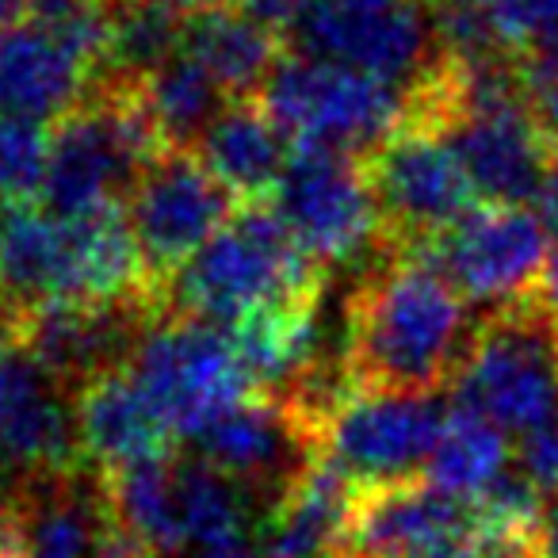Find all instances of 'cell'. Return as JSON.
Segmentation results:
<instances>
[{
  "label": "cell",
  "mask_w": 558,
  "mask_h": 558,
  "mask_svg": "<svg viewBox=\"0 0 558 558\" xmlns=\"http://www.w3.org/2000/svg\"><path fill=\"white\" fill-rule=\"evenodd\" d=\"M501 558H535V555H501Z\"/></svg>",
  "instance_id": "b9f144b4"
},
{
  "label": "cell",
  "mask_w": 558,
  "mask_h": 558,
  "mask_svg": "<svg viewBox=\"0 0 558 558\" xmlns=\"http://www.w3.org/2000/svg\"><path fill=\"white\" fill-rule=\"evenodd\" d=\"M532 215L539 218L547 233H558V161H555V169L547 172V180H543L539 195L532 199Z\"/></svg>",
  "instance_id": "e575fe53"
},
{
  "label": "cell",
  "mask_w": 558,
  "mask_h": 558,
  "mask_svg": "<svg viewBox=\"0 0 558 558\" xmlns=\"http://www.w3.org/2000/svg\"><path fill=\"white\" fill-rule=\"evenodd\" d=\"M535 558H558V489L543 501L539 535H535Z\"/></svg>",
  "instance_id": "d590c367"
},
{
  "label": "cell",
  "mask_w": 558,
  "mask_h": 558,
  "mask_svg": "<svg viewBox=\"0 0 558 558\" xmlns=\"http://www.w3.org/2000/svg\"><path fill=\"white\" fill-rule=\"evenodd\" d=\"M451 417V395L356 390L322 433V459L360 489L417 482Z\"/></svg>",
  "instance_id": "30bf717a"
},
{
  "label": "cell",
  "mask_w": 558,
  "mask_h": 558,
  "mask_svg": "<svg viewBox=\"0 0 558 558\" xmlns=\"http://www.w3.org/2000/svg\"><path fill=\"white\" fill-rule=\"evenodd\" d=\"M104 524V512L93 509L85 497L58 494L32 517V547L27 558H93L96 532Z\"/></svg>",
  "instance_id": "f1b7e54d"
},
{
  "label": "cell",
  "mask_w": 558,
  "mask_h": 558,
  "mask_svg": "<svg viewBox=\"0 0 558 558\" xmlns=\"http://www.w3.org/2000/svg\"><path fill=\"white\" fill-rule=\"evenodd\" d=\"M184 54H192L230 100H256L264 81L288 54V43H279L276 32L248 20L241 9L222 4L187 12Z\"/></svg>",
  "instance_id": "7402d4cb"
},
{
  "label": "cell",
  "mask_w": 558,
  "mask_h": 558,
  "mask_svg": "<svg viewBox=\"0 0 558 558\" xmlns=\"http://www.w3.org/2000/svg\"><path fill=\"white\" fill-rule=\"evenodd\" d=\"M77 413L70 395L16 349L0 375V466L24 478H70L81 466Z\"/></svg>",
  "instance_id": "2e32d148"
},
{
  "label": "cell",
  "mask_w": 558,
  "mask_h": 558,
  "mask_svg": "<svg viewBox=\"0 0 558 558\" xmlns=\"http://www.w3.org/2000/svg\"><path fill=\"white\" fill-rule=\"evenodd\" d=\"M241 210L233 192L195 157V149H165L134 184L123 218L138 245L154 295Z\"/></svg>",
  "instance_id": "9c48e42d"
},
{
  "label": "cell",
  "mask_w": 558,
  "mask_h": 558,
  "mask_svg": "<svg viewBox=\"0 0 558 558\" xmlns=\"http://www.w3.org/2000/svg\"><path fill=\"white\" fill-rule=\"evenodd\" d=\"M517 466L535 482L539 489H558V413L539 425L535 433L520 436L517 444Z\"/></svg>",
  "instance_id": "1f68e13d"
},
{
  "label": "cell",
  "mask_w": 558,
  "mask_h": 558,
  "mask_svg": "<svg viewBox=\"0 0 558 558\" xmlns=\"http://www.w3.org/2000/svg\"><path fill=\"white\" fill-rule=\"evenodd\" d=\"M50 142H54V134L47 131V123L0 116V203L32 207V199H43Z\"/></svg>",
  "instance_id": "83f0119b"
},
{
  "label": "cell",
  "mask_w": 558,
  "mask_h": 558,
  "mask_svg": "<svg viewBox=\"0 0 558 558\" xmlns=\"http://www.w3.org/2000/svg\"><path fill=\"white\" fill-rule=\"evenodd\" d=\"M88 65L39 20L0 27V116L50 123L85 104Z\"/></svg>",
  "instance_id": "ac0fdd59"
},
{
  "label": "cell",
  "mask_w": 558,
  "mask_h": 558,
  "mask_svg": "<svg viewBox=\"0 0 558 558\" xmlns=\"http://www.w3.org/2000/svg\"><path fill=\"white\" fill-rule=\"evenodd\" d=\"M195 456L233 482L241 494H256L276 509L322 459V444L288 405L253 395L226 417L195 436Z\"/></svg>",
  "instance_id": "5bb4252c"
},
{
  "label": "cell",
  "mask_w": 558,
  "mask_h": 558,
  "mask_svg": "<svg viewBox=\"0 0 558 558\" xmlns=\"http://www.w3.org/2000/svg\"><path fill=\"white\" fill-rule=\"evenodd\" d=\"M421 558H486V550H482L478 535H463V539H451V543H440V547L425 550Z\"/></svg>",
  "instance_id": "74e56055"
},
{
  "label": "cell",
  "mask_w": 558,
  "mask_h": 558,
  "mask_svg": "<svg viewBox=\"0 0 558 558\" xmlns=\"http://www.w3.org/2000/svg\"><path fill=\"white\" fill-rule=\"evenodd\" d=\"M520 73H524V93L527 108H532L535 123L558 149V47L535 50V54L520 58Z\"/></svg>",
  "instance_id": "4dcf8cb0"
},
{
  "label": "cell",
  "mask_w": 558,
  "mask_h": 558,
  "mask_svg": "<svg viewBox=\"0 0 558 558\" xmlns=\"http://www.w3.org/2000/svg\"><path fill=\"white\" fill-rule=\"evenodd\" d=\"M271 210L326 271L364 248H383V215L364 157L295 146L288 172L271 192Z\"/></svg>",
  "instance_id": "8fae6325"
},
{
  "label": "cell",
  "mask_w": 558,
  "mask_h": 558,
  "mask_svg": "<svg viewBox=\"0 0 558 558\" xmlns=\"http://www.w3.org/2000/svg\"><path fill=\"white\" fill-rule=\"evenodd\" d=\"M256 100L295 146L337 149L349 157H372L410 119L405 88L291 50Z\"/></svg>",
  "instance_id": "5b68a950"
},
{
  "label": "cell",
  "mask_w": 558,
  "mask_h": 558,
  "mask_svg": "<svg viewBox=\"0 0 558 558\" xmlns=\"http://www.w3.org/2000/svg\"><path fill=\"white\" fill-rule=\"evenodd\" d=\"M138 100L154 131L161 134L165 149H195L203 131L230 104L215 85V77L184 50L161 70L149 73L146 81H138Z\"/></svg>",
  "instance_id": "d4e9b609"
},
{
  "label": "cell",
  "mask_w": 558,
  "mask_h": 558,
  "mask_svg": "<svg viewBox=\"0 0 558 558\" xmlns=\"http://www.w3.org/2000/svg\"><path fill=\"white\" fill-rule=\"evenodd\" d=\"M161 314L154 299L126 303H54L16 322L20 349L77 398L88 383L126 372L149 322Z\"/></svg>",
  "instance_id": "4fadbf2b"
},
{
  "label": "cell",
  "mask_w": 558,
  "mask_h": 558,
  "mask_svg": "<svg viewBox=\"0 0 558 558\" xmlns=\"http://www.w3.org/2000/svg\"><path fill=\"white\" fill-rule=\"evenodd\" d=\"M77 413L81 451L88 463L100 466V474H119L131 466L161 463L172 459V428L161 421L146 390L134 383L131 372H111L104 379L88 383L73 398Z\"/></svg>",
  "instance_id": "d6986e66"
},
{
  "label": "cell",
  "mask_w": 558,
  "mask_h": 558,
  "mask_svg": "<svg viewBox=\"0 0 558 558\" xmlns=\"http://www.w3.org/2000/svg\"><path fill=\"white\" fill-rule=\"evenodd\" d=\"M364 165L383 215V248L390 253H417L478 210L456 149L428 123L405 119Z\"/></svg>",
  "instance_id": "ba28073f"
},
{
  "label": "cell",
  "mask_w": 558,
  "mask_h": 558,
  "mask_svg": "<svg viewBox=\"0 0 558 558\" xmlns=\"http://www.w3.org/2000/svg\"><path fill=\"white\" fill-rule=\"evenodd\" d=\"M478 333L466 299L417 253H390L356 283L344 364L360 390L436 395L451 387Z\"/></svg>",
  "instance_id": "6da1fadb"
},
{
  "label": "cell",
  "mask_w": 558,
  "mask_h": 558,
  "mask_svg": "<svg viewBox=\"0 0 558 558\" xmlns=\"http://www.w3.org/2000/svg\"><path fill=\"white\" fill-rule=\"evenodd\" d=\"M474 532L471 505L451 501L428 482L364 489L352 509L349 532L337 555L349 558H421L440 543Z\"/></svg>",
  "instance_id": "e0dca14e"
},
{
  "label": "cell",
  "mask_w": 558,
  "mask_h": 558,
  "mask_svg": "<svg viewBox=\"0 0 558 558\" xmlns=\"http://www.w3.org/2000/svg\"><path fill=\"white\" fill-rule=\"evenodd\" d=\"M32 505L24 501H4L0 497V558H27L32 547Z\"/></svg>",
  "instance_id": "836d02e7"
},
{
  "label": "cell",
  "mask_w": 558,
  "mask_h": 558,
  "mask_svg": "<svg viewBox=\"0 0 558 558\" xmlns=\"http://www.w3.org/2000/svg\"><path fill=\"white\" fill-rule=\"evenodd\" d=\"M547 238L532 210L478 207L417 248V256H425L466 303L501 311L535 295L550 256Z\"/></svg>",
  "instance_id": "7c38bea8"
},
{
  "label": "cell",
  "mask_w": 558,
  "mask_h": 558,
  "mask_svg": "<svg viewBox=\"0 0 558 558\" xmlns=\"http://www.w3.org/2000/svg\"><path fill=\"white\" fill-rule=\"evenodd\" d=\"M104 509L123 532L146 543L157 558L187 555L177 497V456L108 474L104 478Z\"/></svg>",
  "instance_id": "cb8c5ba5"
},
{
  "label": "cell",
  "mask_w": 558,
  "mask_h": 558,
  "mask_svg": "<svg viewBox=\"0 0 558 558\" xmlns=\"http://www.w3.org/2000/svg\"><path fill=\"white\" fill-rule=\"evenodd\" d=\"M364 489L344 478L329 459L306 471V478L268 512L260 535V558H329L341 550L352 509Z\"/></svg>",
  "instance_id": "44dd1931"
},
{
  "label": "cell",
  "mask_w": 558,
  "mask_h": 558,
  "mask_svg": "<svg viewBox=\"0 0 558 558\" xmlns=\"http://www.w3.org/2000/svg\"><path fill=\"white\" fill-rule=\"evenodd\" d=\"M35 4H39V0H0V27H12V24L32 20Z\"/></svg>",
  "instance_id": "f35d334b"
},
{
  "label": "cell",
  "mask_w": 558,
  "mask_h": 558,
  "mask_svg": "<svg viewBox=\"0 0 558 558\" xmlns=\"http://www.w3.org/2000/svg\"><path fill=\"white\" fill-rule=\"evenodd\" d=\"M161 4H172L180 12H203V9H222V4H233V0H161Z\"/></svg>",
  "instance_id": "60d3db41"
},
{
  "label": "cell",
  "mask_w": 558,
  "mask_h": 558,
  "mask_svg": "<svg viewBox=\"0 0 558 558\" xmlns=\"http://www.w3.org/2000/svg\"><path fill=\"white\" fill-rule=\"evenodd\" d=\"M256 395H279L318 360V299L264 306L230 329Z\"/></svg>",
  "instance_id": "603a6c76"
},
{
  "label": "cell",
  "mask_w": 558,
  "mask_h": 558,
  "mask_svg": "<svg viewBox=\"0 0 558 558\" xmlns=\"http://www.w3.org/2000/svg\"><path fill=\"white\" fill-rule=\"evenodd\" d=\"M329 558H349V555H329Z\"/></svg>",
  "instance_id": "7bdbcfd3"
},
{
  "label": "cell",
  "mask_w": 558,
  "mask_h": 558,
  "mask_svg": "<svg viewBox=\"0 0 558 558\" xmlns=\"http://www.w3.org/2000/svg\"><path fill=\"white\" fill-rule=\"evenodd\" d=\"M436 131L456 149L459 165L474 184V195L486 199V207L532 203L558 161V149L535 123L527 100L456 111Z\"/></svg>",
  "instance_id": "9a60e30c"
},
{
  "label": "cell",
  "mask_w": 558,
  "mask_h": 558,
  "mask_svg": "<svg viewBox=\"0 0 558 558\" xmlns=\"http://www.w3.org/2000/svg\"><path fill=\"white\" fill-rule=\"evenodd\" d=\"M126 372L134 375L172 436L195 440L203 428L256 395L233 337L222 326L157 314L142 333Z\"/></svg>",
  "instance_id": "52a82bcc"
},
{
  "label": "cell",
  "mask_w": 558,
  "mask_h": 558,
  "mask_svg": "<svg viewBox=\"0 0 558 558\" xmlns=\"http://www.w3.org/2000/svg\"><path fill=\"white\" fill-rule=\"evenodd\" d=\"M233 9H241L248 20H256L260 27H268V32H276L279 39L288 43L291 27L303 20L311 0H233Z\"/></svg>",
  "instance_id": "d6a6232c"
},
{
  "label": "cell",
  "mask_w": 558,
  "mask_h": 558,
  "mask_svg": "<svg viewBox=\"0 0 558 558\" xmlns=\"http://www.w3.org/2000/svg\"><path fill=\"white\" fill-rule=\"evenodd\" d=\"M451 405L505 436H527L558 413V318L539 299H520L478 322L451 383Z\"/></svg>",
  "instance_id": "277c9868"
},
{
  "label": "cell",
  "mask_w": 558,
  "mask_h": 558,
  "mask_svg": "<svg viewBox=\"0 0 558 558\" xmlns=\"http://www.w3.org/2000/svg\"><path fill=\"white\" fill-rule=\"evenodd\" d=\"M512 463H517V451L509 448V436L501 428L486 425L474 413L451 410L448 428L425 466V482L451 501L471 505L505 471H512Z\"/></svg>",
  "instance_id": "484cf974"
},
{
  "label": "cell",
  "mask_w": 558,
  "mask_h": 558,
  "mask_svg": "<svg viewBox=\"0 0 558 558\" xmlns=\"http://www.w3.org/2000/svg\"><path fill=\"white\" fill-rule=\"evenodd\" d=\"M535 299H539V303L547 306V311H555V318H558V245L550 248L547 268H543L539 288H535Z\"/></svg>",
  "instance_id": "8d00e7d4"
},
{
  "label": "cell",
  "mask_w": 558,
  "mask_h": 558,
  "mask_svg": "<svg viewBox=\"0 0 558 558\" xmlns=\"http://www.w3.org/2000/svg\"><path fill=\"white\" fill-rule=\"evenodd\" d=\"M482 12L512 58L558 47V0H482Z\"/></svg>",
  "instance_id": "f546056e"
},
{
  "label": "cell",
  "mask_w": 558,
  "mask_h": 558,
  "mask_svg": "<svg viewBox=\"0 0 558 558\" xmlns=\"http://www.w3.org/2000/svg\"><path fill=\"white\" fill-rule=\"evenodd\" d=\"M161 154L165 142L142 108L138 85L96 81L85 104L54 131L43 210L58 218L123 210L142 172Z\"/></svg>",
  "instance_id": "3957f363"
},
{
  "label": "cell",
  "mask_w": 558,
  "mask_h": 558,
  "mask_svg": "<svg viewBox=\"0 0 558 558\" xmlns=\"http://www.w3.org/2000/svg\"><path fill=\"white\" fill-rule=\"evenodd\" d=\"M288 50L349 65L405 93L444 65L440 27L428 0H311L291 27Z\"/></svg>",
  "instance_id": "8992f818"
},
{
  "label": "cell",
  "mask_w": 558,
  "mask_h": 558,
  "mask_svg": "<svg viewBox=\"0 0 558 558\" xmlns=\"http://www.w3.org/2000/svg\"><path fill=\"white\" fill-rule=\"evenodd\" d=\"M295 142L279 131L260 100H230L215 123L203 131L195 157L233 192V199L264 203L283 180Z\"/></svg>",
  "instance_id": "ffe728a7"
},
{
  "label": "cell",
  "mask_w": 558,
  "mask_h": 558,
  "mask_svg": "<svg viewBox=\"0 0 558 558\" xmlns=\"http://www.w3.org/2000/svg\"><path fill=\"white\" fill-rule=\"evenodd\" d=\"M187 12L161 0H111V39L100 81L138 85L184 50Z\"/></svg>",
  "instance_id": "4316f807"
},
{
  "label": "cell",
  "mask_w": 558,
  "mask_h": 558,
  "mask_svg": "<svg viewBox=\"0 0 558 558\" xmlns=\"http://www.w3.org/2000/svg\"><path fill=\"white\" fill-rule=\"evenodd\" d=\"M326 268L303 253L268 203H245L157 295L165 314L238 326L264 306L322 299Z\"/></svg>",
  "instance_id": "7a4b0ae2"
},
{
  "label": "cell",
  "mask_w": 558,
  "mask_h": 558,
  "mask_svg": "<svg viewBox=\"0 0 558 558\" xmlns=\"http://www.w3.org/2000/svg\"><path fill=\"white\" fill-rule=\"evenodd\" d=\"M20 349V337H16V326H12L4 314H0V375H4V367H9V360L16 356Z\"/></svg>",
  "instance_id": "ab89813d"
}]
</instances>
